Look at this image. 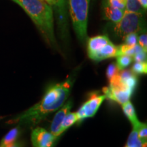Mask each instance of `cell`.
<instances>
[{
  "label": "cell",
  "mask_w": 147,
  "mask_h": 147,
  "mask_svg": "<svg viewBox=\"0 0 147 147\" xmlns=\"http://www.w3.org/2000/svg\"><path fill=\"white\" fill-rule=\"evenodd\" d=\"M74 76H71L59 83L48 87L43 97L38 103L17 117L15 122L37 125L48 115L58 110L68 99L74 84Z\"/></svg>",
  "instance_id": "obj_1"
},
{
  "label": "cell",
  "mask_w": 147,
  "mask_h": 147,
  "mask_svg": "<svg viewBox=\"0 0 147 147\" xmlns=\"http://www.w3.org/2000/svg\"><path fill=\"white\" fill-rule=\"evenodd\" d=\"M20 6L30 16L48 44L57 45L52 7L42 0H18Z\"/></svg>",
  "instance_id": "obj_2"
},
{
  "label": "cell",
  "mask_w": 147,
  "mask_h": 147,
  "mask_svg": "<svg viewBox=\"0 0 147 147\" xmlns=\"http://www.w3.org/2000/svg\"><path fill=\"white\" fill-rule=\"evenodd\" d=\"M90 0H68L69 12L73 27L78 40L84 43L88 40L87 25Z\"/></svg>",
  "instance_id": "obj_3"
},
{
  "label": "cell",
  "mask_w": 147,
  "mask_h": 147,
  "mask_svg": "<svg viewBox=\"0 0 147 147\" xmlns=\"http://www.w3.org/2000/svg\"><path fill=\"white\" fill-rule=\"evenodd\" d=\"M144 29H146L142 14L125 10L121 21L114 27V32L117 37L123 40L127 35L132 33L138 34Z\"/></svg>",
  "instance_id": "obj_4"
},
{
  "label": "cell",
  "mask_w": 147,
  "mask_h": 147,
  "mask_svg": "<svg viewBox=\"0 0 147 147\" xmlns=\"http://www.w3.org/2000/svg\"><path fill=\"white\" fill-rule=\"evenodd\" d=\"M117 75L110 79L109 86L103 88L102 92L105 95L106 99L123 105L129 101L134 90L121 83L117 78Z\"/></svg>",
  "instance_id": "obj_5"
},
{
  "label": "cell",
  "mask_w": 147,
  "mask_h": 147,
  "mask_svg": "<svg viewBox=\"0 0 147 147\" xmlns=\"http://www.w3.org/2000/svg\"><path fill=\"white\" fill-rule=\"evenodd\" d=\"M105 99L104 95H98L97 93L91 94L89 100L84 102L76 113L78 117V122L93 117L97 113Z\"/></svg>",
  "instance_id": "obj_6"
},
{
  "label": "cell",
  "mask_w": 147,
  "mask_h": 147,
  "mask_svg": "<svg viewBox=\"0 0 147 147\" xmlns=\"http://www.w3.org/2000/svg\"><path fill=\"white\" fill-rule=\"evenodd\" d=\"M57 140L53 134L41 127L34 129L31 134L33 147H53Z\"/></svg>",
  "instance_id": "obj_7"
},
{
  "label": "cell",
  "mask_w": 147,
  "mask_h": 147,
  "mask_svg": "<svg viewBox=\"0 0 147 147\" xmlns=\"http://www.w3.org/2000/svg\"><path fill=\"white\" fill-rule=\"evenodd\" d=\"M73 106L72 100L66 102L63 106L58 110L57 113L55 114L51 125V133L58 138V132L59 130L61 125L63 122L64 118L69 112H70Z\"/></svg>",
  "instance_id": "obj_8"
},
{
  "label": "cell",
  "mask_w": 147,
  "mask_h": 147,
  "mask_svg": "<svg viewBox=\"0 0 147 147\" xmlns=\"http://www.w3.org/2000/svg\"><path fill=\"white\" fill-rule=\"evenodd\" d=\"M110 40L106 35L97 36L87 40V53L90 58L100 51L104 46L109 43Z\"/></svg>",
  "instance_id": "obj_9"
},
{
  "label": "cell",
  "mask_w": 147,
  "mask_h": 147,
  "mask_svg": "<svg viewBox=\"0 0 147 147\" xmlns=\"http://www.w3.org/2000/svg\"><path fill=\"white\" fill-rule=\"evenodd\" d=\"M119 56L118 46H116L110 41L104 46L100 51L91 56L90 59L95 61H101L107 59L117 57Z\"/></svg>",
  "instance_id": "obj_10"
},
{
  "label": "cell",
  "mask_w": 147,
  "mask_h": 147,
  "mask_svg": "<svg viewBox=\"0 0 147 147\" xmlns=\"http://www.w3.org/2000/svg\"><path fill=\"white\" fill-rule=\"evenodd\" d=\"M56 14H58L59 25L61 32L62 36L67 34V11H66V0H58L57 8L56 9Z\"/></svg>",
  "instance_id": "obj_11"
},
{
  "label": "cell",
  "mask_w": 147,
  "mask_h": 147,
  "mask_svg": "<svg viewBox=\"0 0 147 147\" xmlns=\"http://www.w3.org/2000/svg\"><path fill=\"white\" fill-rule=\"evenodd\" d=\"M124 12V10L115 8L107 3L104 8V18L116 24L121 21L123 16Z\"/></svg>",
  "instance_id": "obj_12"
},
{
  "label": "cell",
  "mask_w": 147,
  "mask_h": 147,
  "mask_svg": "<svg viewBox=\"0 0 147 147\" xmlns=\"http://www.w3.org/2000/svg\"><path fill=\"white\" fill-rule=\"evenodd\" d=\"M121 106H122L123 111L125 115L129 119V121L131 122L133 128H138L142 123L138 119L136 113L135 108H134L133 104L129 101V102L125 103L124 104Z\"/></svg>",
  "instance_id": "obj_13"
},
{
  "label": "cell",
  "mask_w": 147,
  "mask_h": 147,
  "mask_svg": "<svg viewBox=\"0 0 147 147\" xmlns=\"http://www.w3.org/2000/svg\"><path fill=\"white\" fill-rule=\"evenodd\" d=\"M78 122V117H77L76 113H71V112H69L66 115V116L64 118L63 122H62L61 125L60 129L59 130L58 136L59 137L61 135L63 132H65L67 129L72 126L74 124Z\"/></svg>",
  "instance_id": "obj_14"
},
{
  "label": "cell",
  "mask_w": 147,
  "mask_h": 147,
  "mask_svg": "<svg viewBox=\"0 0 147 147\" xmlns=\"http://www.w3.org/2000/svg\"><path fill=\"white\" fill-rule=\"evenodd\" d=\"M138 129L133 128L129 136L126 144L124 147H146L147 142H143L138 137Z\"/></svg>",
  "instance_id": "obj_15"
},
{
  "label": "cell",
  "mask_w": 147,
  "mask_h": 147,
  "mask_svg": "<svg viewBox=\"0 0 147 147\" xmlns=\"http://www.w3.org/2000/svg\"><path fill=\"white\" fill-rule=\"evenodd\" d=\"M19 134L20 130L18 127L12 129L1 140V142H0V147H5L15 142L19 136Z\"/></svg>",
  "instance_id": "obj_16"
},
{
  "label": "cell",
  "mask_w": 147,
  "mask_h": 147,
  "mask_svg": "<svg viewBox=\"0 0 147 147\" xmlns=\"http://www.w3.org/2000/svg\"><path fill=\"white\" fill-rule=\"evenodd\" d=\"M125 10L128 12H137L144 14L145 10L138 1V0H126Z\"/></svg>",
  "instance_id": "obj_17"
},
{
  "label": "cell",
  "mask_w": 147,
  "mask_h": 147,
  "mask_svg": "<svg viewBox=\"0 0 147 147\" xmlns=\"http://www.w3.org/2000/svg\"><path fill=\"white\" fill-rule=\"evenodd\" d=\"M133 57L127 55H121L117 57V65L119 70H123L128 67L133 61Z\"/></svg>",
  "instance_id": "obj_18"
},
{
  "label": "cell",
  "mask_w": 147,
  "mask_h": 147,
  "mask_svg": "<svg viewBox=\"0 0 147 147\" xmlns=\"http://www.w3.org/2000/svg\"><path fill=\"white\" fill-rule=\"evenodd\" d=\"M131 71L138 74H146L147 63L144 62H136L131 67Z\"/></svg>",
  "instance_id": "obj_19"
},
{
  "label": "cell",
  "mask_w": 147,
  "mask_h": 147,
  "mask_svg": "<svg viewBox=\"0 0 147 147\" xmlns=\"http://www.w3.org/2000/svg\"><path fill=\"white\" fill-rule=\"evenodd\" d=\"M138 45H139L144 51H147V34L146 29L138 34Z\"/></svg>",
  "instance_id": "obj_20"
},
{
  "label": "cell",
  "mask_w": 147,
  "mask_h": 147,
  "mask_svg": "<svg viewBox=\"0 0 147 147\" xmlns=\"http://www.w3.org/2000/svg\"><path fill=\"white\" fill-rule=\"evenodd\" d=\"M138 137L143 142H147V126L146 123H142L140 126L138 128Z\"/></svg>",
  "instance_id": "obj_21"
},
{
  "label": "cell",
  "mask_w": 147,
  "mask_h": 147,
  "mask_svg": "<svg viewBox=\"0 0 147 147\" xmlns=\"http://www.w3.org/2000/svg\"><path fill=\"white\" fill-rule=\"evenodd\" d=\"M125 45L129 46H135L138 44V34L132 33L129 34L123 38Z\"/></svg>",
  "instance_id": "obj_22"
},
{
  "label": "cell",
  "mask_w": 147,
  "mask_h": 147,
  "mask_svg": "<svg viewBox=\"0 0 147 147\" xmlns=\"http://www.w3.org/2000/svg\"><path fill=\"white\" fill-rule=\"evenodd\" d=\"M119 69L117 67L116 63H111L108 65L107 71H106V76L108 78V79H111L113 78L114 76H116L119 72Z\"/></svg>",
  "instance_id": "obj_23"
},
{
  "label": "cell",
  "mask_w": 147,
  "mask_h": 147,
  "mask_svg": "<svg viewBox=\"0 0 147 147\" xmlns=\"http://www.w3.org/2000/svg\"><path fill=\"white\" fill-rule=\"evenodd\" d=\"M108 3L111 6L119 8L120 10H125V3L121 2L118 0H108Z\"/></svg>",
  "instance_id": "obj_24"
},
{
  "label": "cell",
  "mask_w": 147,
  "mask_h": 147,
  "mask_svg": "<svg viewBox=\"0 0 147 147\" xmlns=\"http://www.w3.org/2000/svg\"><path fill=\"white\" fill-rule=\"evenodd\" d=\"M133 59L136 62H144L146 61V52L142 51L137 54H136L133 57Z\"/></svg>",
  "instance_id": "obj_25"
},
{
  "label": "cell",
  "mask_w": 147,
  "mask_h": 147,
  "mask_svg": "<svg viewBox=\"0 0 147 147\" xmlns=\"http://www.w3.org/2000/svg\"><path fill=\"white\" fill-rule=\"evenodd\" d=\"M42 1H45V2L47 3L48 4L50 5L51 7H54L55 10L57 8L58 0H42Z\"/></svg>",
  "instance_id": "obj_26"
},
{
  "label": "cell",
  "mask_w": 147,
  "mask_h": 147,
  "mask_svg": "<svg viewBox=\"0 0 147 147\" xmlns=\"http://www.w3.org/2000/svg\"><path fill=\"white\" fill-rule=\"evenodd\" d=\"M5 147H24V143L21 142V141L16 140L15 142L12 143V144L8 145V146Z\"/></svg>",
  "instance_id": "obj_27"
},
{
  "label": "cell",
  "mask_w": 147,
  "mask_h": 147,
  "mask_svg": "<svg viewBox=\"0 0 147 147\" xmlns=\"http://www.w3.org/2000/svg\"><path fill=\"white\" fill-rule=\"evenodd\" d=\"M138 1L140 3V5H142V8L146 10L147 8V0H138Z\"/></svg>",
  "instance_id": "obj_28"
},
{
  "label": "cell",
  "mask_w": 147,
  "mask_h": 147,
  "mask_svg": "<svg viewBox=\"0 0 147 147\" xmlns=\"http://www.w3.org/2000/svg\"><path fill=\"white\" fill-rule=\"evenodd\" d=\"M118 1H121V2L125 3V2H126V0H118Z\"/></svg>",
  "instance_id": "obj_29"
},
{
  "label": "cell",
  "mask_w": 147,
  "mask_h": 147,
  "mask_svg": "<svg viewBox=\"0 0 147 147\" xmlns=\"http://www.w3.org/2000/svg\"><path fill=\"white\" fill-rule=\"evenodd\" d=\"M12 1H14V2L17 3V4H19V3H18V0H12Z\"/></svg>",
  "instance_id": "obj_30"
},
{
  "label": "cell",
  "mask_w": 147,
  "mask_h": 147,
  "mask_svg": "<svg viewBox=\"0 0 147 147\" xmlns=\"http://www.w3.org/2000/svg\"><path fill=\"white\" fill-rule=\"evenodd\" d=\"M1 119H2V117H0V120H1Z\"/></svg>",
  "instance_id": "obj_31"
}]
</instances>
